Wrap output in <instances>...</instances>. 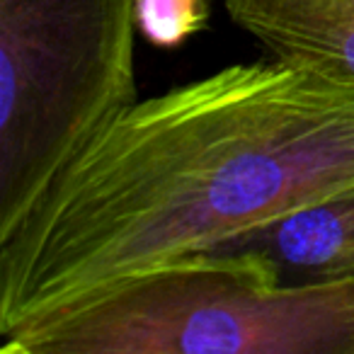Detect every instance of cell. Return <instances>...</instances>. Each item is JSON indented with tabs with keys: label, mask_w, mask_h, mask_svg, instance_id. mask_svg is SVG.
Wrapping results in <instances>:
<instances>
[{
	"label": "cell",
	"mask_w": 354,
	"mask_h": 354,
	"mask_svg": "<svg viewBox=\"0 0 354 354\" xmlns=\"http://www.w3.org/2000/svg\"><path fill=\"white\" fill-rule=\"evenodd\" d=\"M212 250H248L272 260L284 279L354 272V187L301 207Z\"/></svg>",
	"instance_id": "5b68a950"
},
{
	"label": "cell",
	"mask_w": 354,
	"mask_h": 354,
	"mask_svg": "<svg viewBox=\"0 0 354 354\" xmlns=\"http://www.w3.org/2000/svg\"><path fill=\"white\" fill-rule=\"evenodd\" d=\"M136 0H0V238L138 100Z\"/></svg>",
	"instance_id": "3957f363"
},
{
	"label": "cell",
	"mask_w": 354,
	"mask_h": 354,
	"mask_svg": "<svg viewBox=\"0 0 354 354\" xmlns=\"http://www.w3.org/2000/svg\"><path fill=\"white\" fill-rule=\"evenodd\" d=\"M272 61L354 88V0H223Z\"/></svg>",
	"instance_id": "277c9868"
},
{
	"label": "cell",
	"mask_w": 354,
	"mask_h": 354,
	"mask_svg": "<svg viewBox=\"0 0 354 354\" xmlns=\"http://www.w3.org/2000/svg\"><path fill=\"white\" fill-rule=\"evenodd\" d=\"M354 187V88L277 61L136 100L0 238V333Z\"/></svg>",
	"instance_id": "6da1fadb"
},
{
	"label": "cell",
	"mask_w": 354,
	"mask_h": 354,
	"mask_svg": "<svg viewBox=\"0 0 354 354\" xmlns=\"http://www.w3.org/2000/svg\"><path fill=\"white\" fill-rule=\"evenodd\" d=\"M212 0H136L138 32L160 49H175L209 25Z\"/></svg>",
	"instance_id": "8992f818"
},
{
	"label": "cell",
	"mask_w": 354,
	"mask_h": 354,
	"mask_svg": "<svg viewBox=\"0 0 354 354\" xmlns=\"http://www.w3.org/2000/svg\"><path fill=\"white\" fill-rule=\"evenodd\" d=\"M0 354H354V272L189 252L0 333Z\"/></svg>",
	"instance_id": "7a4b0ae2"
}]
</instances>
